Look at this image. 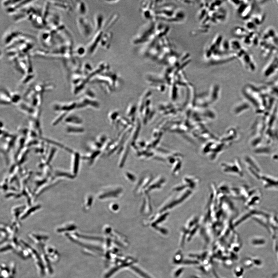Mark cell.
<instances>
[{
  "instance_id": "2",
  "label": "cell",
  "mask_w": 278,
  "mask_h": 278,
  "mask_svg": "<svg viewBox=\"0 0 278 278\" xmlns=\"http://www.w3.org/2000/svg\"><path fill=\"white\" fill-rule=\"evenodd\" d=\"M237 54L244 68L252 72H254L256 69V66L251 54L244 48L241 46L238 49Z\"/></svg>"
},
{
  "instance_id": "14",
  "label": "cell",
  "mask_w": 278,
  "mask_h": 278,
  "mask_svg": "<svg viewBox=\"0 0 278 278\" xmlns=\"http://www.w3.org/2000/svg\"><path fill=\"white\" fill-rule=\"evenodd\" d=\"M40 208H41V206L40 205H37L28 209L27 210L25 213L22 215L21 219L23 220L24 219L26 218L28 215H30L33 212H35L36 211V210Z\"/></svg>"
},
{
  "instance_id": "8",
  "label": "cell",
  "mask_w": 278,
  "mask_h": 278,
  "mask_svg": "<svg viewBox=\"0 0 278 278\" xmlns=\"http://www.w3.org/2000/svg\"><path fill=\"white\" fill-rule=\"evenodd\" d=\"M66 125L79 126L82 123L81 118L76 115L69 114L67 116L64 120Z\"/></svg>"
},
{
  "instance_id": "12",
  "label": "cell",
  "mask_w": 278,
  "mask_h": 278,
  "mask_svg": "<svg viewBox=\"0 0 278 278\" xmlns=\"http://www.w3.org/2000/svg\"><path fill=\"white\" fill-rule=\"evenodd\" d=\"M93 67L89 62H86L83 65L82 67V74L85 76H88L93 71Z\"/></svg>"
},
{
  "instance_id": "10",
  "label": "cell",
  "mask_w": 278,
  "mask_h": 278,
  "mask_svg": "<svg viewBox=\"0 0 278 278\" xmlns=\"http://www.w3.org/2000/svg\"><path fill=\"white\" fill-rule=\"evenodd\" d=\"M84 129L83 128L78 125H66L65 131L69 134H77L83 132Z\"/></svg>"
},
{
  "instance_id": "3",
  "label": "cell",
  "mask_w": 278,
  "mask_h": 278,
  "mask_svg": "<svg viewBox=\"0 0 278 278\" xmlns=\"http://www.w3.org/2000/svg\"><path fill=\"white\" fill-rule=\"evenodd\" d=\"M77 102H71L68 103L56 102L53 105V109L56 112L69 114L71 111L77 109Z\"/></svg>"
},
{
  "instance_id": "7",
  "label": "cell",
  "mask_w": 278,
  "mask_h": 278,
  "mask_svg": "<svg viewBox=\"0 0 278 278\" xmlns=\"http://www.w3.org/2000/svg\"><path fill=\"white\" fill-rule=\"evenodd\" d=\"M95 33L102 30L104 26V18L101 13H98L94 17Z\"/></svg>"
},
{
  "instance_id": "9",
  "label": "cell",
  "mask_w": 278,
  "mask_h": 278,
  "mask_svg": "<svg viewBox=\"0 0 278 278\" xmlns=\"http://www.w3.org/2000/svg\"><path fill=\"white\" fill-rule=\"evenodd\" d=\"M72 170L73 176H75L77 173L79 169L80 155L79 153L73 151L72 153Z\"/></svg>"
},
{
  "instance_id": "5",
  "label": "cell",
  "mask_w": 278,
  "mask_h": 278,
  "mask_svg": "<svg viewBox=\"0 0 278 278\" xmlns=\"http://www.w3.org/2000/svg\"><path fill=\"white\" fill-rule=\"evenodd\" d=\"M112 34L111 32L106 31L103 34L100 43V47L102 48L109 49L111 44Z\"/></svg>"
},
{
  "instance_id": "1",
  "label": "cell",
  "mask_w": 278,
  "mask_h": 278,
  "mask_svg": "<svg viewBox=\"0 0 278 278\" xmlns=\"http://www.w3.org/2000/svg\"><path fill=\"white\" fill-rule=\"evenodd\" d=\"M77 26L80 34L85 38L92 36L95 32L94 26L84 16H80L77 20Z\"/></svg>"
},
{
  "instance_id": "4",
  "label": "cell",
  "mask_w": 278,
  "mask_h": 278,
  "mask_svg": "<svg viewBox=\"0 0 278 278\" xmlns=\"http://www.w3.org/2000/svg\"><path fill=\"white\" fill-rule=\"evenodd\" d=\"M104 32L103 30H102L95 33L94 36L89 42L87 48L88 52L89 54L92 55L96 51L98 46L100 45V40Z\"/></svg>"
},
{
  "instance_id": "13",
  "label": "cell",
  "mask_w": 278,
  "mask_h": 278,
  "mask_svg": "<svg viewBox=\"0 0 278 278\" xmlns=\"http://www.w3.org/2000/svg\"><path fill=\"white\" fill-rule=\"evenodd\" d=\"M87 52H88L87 47L85 48L84 46L82 45L78 46L76 48L74 51L75 54L79 57L84 56Z\"/></svg>"
},
{
  "instance_id": "6",
  "label": "cell",
  "mask_w": 278,
  "mask_h": 278,
  "mask_svg": "<svg viewBox=\"0 0 278 278\" xmlns=\"http://www.w3.org/2000/svg\"><path fill=\"white\" fill-rule=\"evenodd\" d=\"M263 184L266 188H273L278 187V179L270 176H264L262 177Z\"/></svg>"
},
{
  "instance_id": "11",
  "label": "cell",
  "mask_w": 278,
  "mask_h": 278,
  "mask_svg": "<svg viewBox=\"0 0 278 278\" xmlns=\"http://www.w3.org/2000/svg\"><path fill=\"white\" fill-rule=\"evenodd\" d=\"M77 10L80 16H84L88 13L87 4L82 1H79L77 3Z\"/></svg>"
}]
</instances>
